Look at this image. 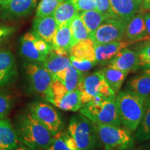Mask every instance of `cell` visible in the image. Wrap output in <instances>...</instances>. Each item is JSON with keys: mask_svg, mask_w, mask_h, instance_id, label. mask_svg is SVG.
<instances>
[{"mask_svg": "<svg viewBox=\"0 0 150 150\" xmlns=\"http://www.w3.org/2000/svg\"><path fill=\"white\" fill-rule=\"evenodd\" d=\"M13 150H33V149L27 147V146L23 145V144H21V145H18V147Z\"/></svg>", "mask_w": 150, "mask_h": 150, "instance_id": "obj_40", "label": "cell"}, {"mask_svg": "<svg viewBox=\"0 0 150 150\" xmlns=\"http://www.w3.org/2000/svg\"><path fill=\"white\" fill-rule=\"evenodd\" d=\"M9 1H10V0H0V6H1V8H3L6 6Z\"/></svg>", "mask_w": 150, "mask_h": 150, "instance_id": "obj_41", "label": "cell"}, {"mask_svg": "<svg viewBox=\"0 0 150 150\" xmlns=\"http://www.w3.org/2000/svg\"><path fill=\"white\" fill-rule=\"evenodd\" d=\"M142 6L144 10L149 11L150 10V0H143V1H142Z\"/></svg>", "mask_w": 150, "mask_h": 150, "instance_id": "obj_39", "label": "cell"}, {"mask_svg": "<svg viewBox=\"0 0 150 150\" xmlns=\"http://www.w3.org/2000/svg\"><path fill=\"white\" fill-rule=\"evenodd\" d=\"M70 30L72 33L73 45L79 41L91 38L85 24L82 21L79 13L72 19L70 22Z\"/></svg>", "mask_w": 150, "mask_h": 150, "instance_id": "obj_29", "label": "cell"}, {"mask_svg": "<svg viewBox=\"0 0 150 150\" xmlns=\"http://www.w3.org/2000/svg\"><path fill=\"white\" fill-rule=\"evenodd\" d=\"M127 87L128 91L146 99L150 96V74L135 76L128 82Z\"/></svg>", "mask_w": 150, "mask_h": 150, "instance_id": "obj_26", "label": "cell"}, {"mask_svg": "<svg viewBox=\"0 0 150 150\" xmlns=\"http://www.w3.org/2000/svg\"><path fill=\"white\" fill-rule=\"evenodd\" d=\"M29 111L55 136L63 128V122L59 112L54 107L44 102H33L29 106Z\"/></svg>", "mask_w": 150, "mask_h": 150, "instance_id": "obj_7", "label": "cell"}, {"mask_svg": "<svg viewBox=\"0 0 150 150\" xmlns=\"http://www.w3.org/2000/svg\"><path fill=\"white\" fill-rule=\"evenodd\" d=\"M80 112L96 125H121L115 98L105 99L97 104L83 105L80 108Z\"/></svg>", "mask_w": 150, "mask_h": 150, "instance_id": "obj_4", "label": "cell"}, {"mask_svg": "<svg viewBox=\"0 0 150 150\" xmlns=\"http://www.w3.org/2000/svg\"><path fill=\"white\" fill-rule=\"evenodd\" d=\"M72 46L70 23L60 26L52 40V51L58 55H70V50Z\"/></svg>", "mask_w": 150, "mask_h": 150, "instance_id": "obj_15", "label": "cell"}, {"mask_svg": "<svg viewBox=\"0 0 150 150\" xmlns=\"http://www.w3.org/2000/svg\"><path fill=\"white\" fill-rule=\"evenodd\" d=\"M143 74H150V67H148V68L144 69Z\"/></svg>", "mask_w": 150, "mask_h": 150, "instance_id": "obj_43", "label": "cell"}, {"mask_svg": "<svg viewBox=\"0 0 150 150\" xmlns=\"http://www.w3.org/2000/svg\"><path fill=\"white\" fill-rule=\"evenodd\" d=\"M52 51V45L31 32L27 33L20 40V54L28 61L42 63Z\"/></svg>", "mask_w": 150, "mask_h": 150, "instance_id": "obj_8", "label": "cell"}, {"mask_svg": "<svg viewBox=\"0 0 150 150\" xmlns=\"http://www.w3.org/2000/svg\"><path fill=\"white\" fill-rule=\"evenodd\" d=\"M70 59L71 65L82 73L88 72L97 65V62L96 61H88V60L79 59L76 58L72 57V56H70Z\"/></svg>", "mask_w": 150, "mask_h": 150, "instance_id": "obj_32", "label": "cell"}, {"mask_svg": "<svg viewBox=\"0 0 150 150\" xmlns=\"http://www.w3.org/2000/svg\"><path fill=\"white\" fill-rule=\"evenodd\" d=\"M19 142L16 129L10 120H0V150H13Z\"/></svg>", "mask_w": 150, "mask_h": 150, "instance_id": "obj_19", "label": "cell"}, {"mask_svg": "<svg viewBox=\"0 0 150 150\" xmlns=\"http://www.w3.org/2000/svg\"><path fill=\"white\" fill-rule=\"evenodd\" d=\"M70 55H58L51 51L41 65L53 76L70 66Z\"/></svg>", "mask_w": 150, "mask_h": 150, "instance_id": "obj_23", "label": "cell"}, {"mask_svg": "<svg viewBox=\"0 0 150 150\" xmlns=\"http://www.w3.org/2000/svg\"><path fill=\"white\" fill-rule=\"evenodd\" d=\"M25 74L32 91L36 93L42 94L45 96L53 81L52 74L42 65L35 63L26 65Z\"/></svg>", "mask_w": 150, "mask_h": 150, "instance_id": "obj_10", "label": "cell"}, {"mask_svg": "<svg viewBox=\"0 0 150 150\" xmlns=\"http://www.w3.org/2000/svg\"><path fill=\"white\" fill-rule=\"evenodd\" d=\"M144 22H145L146 30H147V35L150 40V12L146 13L145 15H143Z\"/></svg>", "mask_w": 150, "mask_h": 150, "instance_id": "obj_38", "label": "cell"}, {"mask_svg": "<svg viewBox=\"0 0 150 150\" xmlns=\"http://www.w3.org/2000/svg\"><path fill=\"white\" fill-rule=\"evenodd\" d=\"M98 72L102 75L105 81L115 93L116 95L119 93L122 83L129 73L112 67H107Z\"/></svg>", "mask_w": 150, "mask_h": 150, "instance_id": "obj_21", "label": "cell"}, {"mask_svg": "<svg viewBox=\"0 0 150 150\" xmlns=\"http://www.w3.org/2000/svg\"><path fill=\"white\" fill-rule=\"evenodd\" d=\"M108 67L125 71L128 73L136 72L140 68L137 52L127 47L122 49L110 62Z\"/></svg>", "mask_w": 150, "mask_h": 150, "instance_id": "obj_12", "label": "cell"}, {"mask_svg": "<svg viewBox=\"0 0 150 150\" xmlns=\"http://www.w3.org/2000/svg\"><path fill=\"white\" fill-rule=\"evenodd\" d=\"M97 136L104 150H128L133 146L131 132L120 126L96 125Z\"/></svg>", "mask_w": 150, "mask_h": 150, "instance_id": "obj_5", "label": "cell"}, {"mask_svg": "<svg viewBox=\"0 0 150 150\" xmlns=\"http://www.w3.org/2000/svg\"><path fill=\"white\" fill-rule=\"evenodd\" d=\"M50 103L60 109L71 111H77L83 106L81 99V93L78 89L67 92L61 98L52 100Z\"/></svg>", "mask_w": 150, "mask_h": 150, "instance_id": "obj_22", "label": "cell"}, {"mask_svg": "<svg viewBox=\"0 0 150 150\" xmlns=\"http://www.w3.org/2000/svg\"><path fill=\"white\" fill-rule=\"evenodd\" d=\"M133 1H134V2L137 5H138V6H140V7L142 6V1H143V0H133Z\"/></svg>", "mask_w": 150, "mask_h": 150, "instance_id": "obj_42", "label": "cell"}, {"mask_svg": "<svg viewBox=\"0 0 150 150\" xmlns=\"http://www.w3.org/2000/svg\"><path fill=\"white\" fill-rule=\"evenodd\" d=\"M115 102L121 124L131 133L134 132L143 116L145 98L126 90L119 92Z\"/></svg>", "mask_w": 150, "mask_h": 150, "instance_id": "obj_2", "label": "cell"}, {"mask_svg": "<svg viewBox=\"0 0 150 150\" xmlns=\"http://www.w3.org/2000/svg\"><path fill=\"white\" fill-rule=\"evenodd\" d=\"M15 31L14 27L8 26L0 27V47L5 42L8 38Z\"/></svg>", "mask_w": 150, "mask_h": 150, "instance_id": "obj_37", "label": "cell"}, {"mask_svg": "<svg viewBox=\"0 0 150 150\" xmlns=\"http://www.w3.org/2000/svg\"><path fill=\"white\" fill-rule=\"evenodd\" d=\"M96 10L108 18H113L109 0H95Z\"/></svg>", "mask_w": 150, "mask_h": 150, "instance_id": "obj_35", "label": "cell"}, {"mask_svg": "<svg viewBox=\"0 0 150 150\" xmlns=\"http://www.w3.org/2000/svg\"><path fill=\"white\" fill-rule=\"evenodd\" d=\"M58 26L53 16L42 18H35L33 23L32 33L41 40L45 41L52 45V40Z\"/></svg>", "mask_w": 150, "mask_h": 150, "instance_id": "obj_14", "label": "cell"}, {"mask_svg": "<svg viewBox=\"0 0 150 150\" xmlns=\"http://www.w3.org/2000/svg\"><path fill=\"white\" fill-rule=\"evenodd\" d=\"M68 132L80 150H94L96 147L99 139L96 125L81 114L72 116Z\"/></svg>", "mask_w": 150, "mask_h": 150, "instance_id": "obj_3", "label": "cell"}, {"mask_svg": "<svg viewBox=\"0 0 150 150\" xmlns=\"http://www.w3.org/2000/svg\"><path fill=\"white\" fill-rule=\"evenodd\" d=\"M18 76L16 59L9 50H0V88L12 83Z\"/></svg>", "mask_w": 150, "mask_h": 150, "instance_id": "obj_11", "label": "cell"}, {"mask_svg": "<svg viewBox=\"0 0 150 150\" xmlns=\"http://www.w3.org/2000/svg\"><path fill=\"white\" fill-rule=\"evenodd\" d=\"M81 93L82 104H88L94 97L101 95L106 99L115 98L116 95L105 81L98 71L91 74H83L78 86Z\"/></svg>", "mask_w": 150, "mask_h": 150, "instance_id": "obj_6", "label": "cell"}, {"mask_svg": "<svg viewBox=\"0 0 150 150\" xmlns=\"http://www.w3.org/2000/svg\"><path fill=\"white\" fill-rule=\"evenodd\" d=\"M78 13L79 12L72 1L70 0H65L57 7L52 16L58 26L60 27L70 24Z\"/></svg>", "mask_w": 150, "mask_h": 150, "instance_id": "obj_25", "label": "cell"}, {"mask_svg": "<svg viewBox=\"0 0 150 150\" xmlns=\"http://www.w3.org/2000/svg\"><path fill=\"white\" fill-rule=\"evenodd\" d=\"M70 55L79 59L95 61V46L93 40L88 38L75 43L70 49Z\"/></svg>", "mask_w": 150, "mask_h": 150, "instance_id": "obj_24", "label": "cell"}, {"mask_svg": "<svg viewBox=\"0 0 150 150\" xmlns=\"http://www.w3.org/2000/svg\"><path fill=\"white\" fill-rule=\"evenodd\" d=\"M37 0H10L6 6L3 8L5 18H18L27 16L32 12Z\"/></svg>", "mask_w": 150, "mask_h": 150, "instance_id": "obj_18", "label": "cell"}, {"mask_svg": "<svg viewBox=\"0 0 150 150\" xmlns=\"http://www.w3.org/2000/svg\"><path fill=\"white\" fill-rule=\"evenodd\" d=\"M125 25L117 19L108 18L101 24L91 36L94 45L105 44L122 40L125 35Z\"/></svg>", "mask_w": 150, "mask_h": 150, "instance_id": "obj_9", "label": "cell"}, {"mask_svg": "<svg viewBox=\"0 0 150 150\" xmlns=\"http://www.w3.org/2000/svg\"><path fill=\"white\" fill-rule=\"evenodd\" d=\"M114 19L127 24L141 7L133 0H109Z\"/></svg>", "mask_w": 150, "mask_h": 150, "instance_id": "obj_16", "label": "cell"}, {"mask_svg": "<svg viewBox=\"0 0 150 150\" xmlns=\"http://www.w3.org/2000/svg\"><path fill=\"white\" fill-rule=\"evenodd\" d=\"M65 0H41L38 6L35 18L52 16L57 7Z\"/></svg>", "mask_w": 150, "mask_h": 150, "instance_id": "obj_30", "label": "cell"}, {"mask_svg": "<svg viewBox=\"0 0 150 150\" xmlns=\"http://www.w3.org/2000/svg\"><path fill=\"white\" fill-rule=\"evenodd\" d=\"M79 11H88L96 10L95 0H70Z\"/></svg>", "mask_w": 150, "mask_h": 150, "instance_id": "obj_34", "label": "cell"}, {"mask_svg": "<svg viewBox=\"0 0 150 150\" xmlns=\"http://www.w3.org/2000/svg\"><path fill=\"white\" fill-rule=\"evenodd\" d=\"M83 76V73L81 72L70 65L65 70L53 75V79L61 81L67 91L70 92L78 89V86Z\"/></svg>", "mask_w": 150, "mask_h": 150, "instance_id": "obj_20", "label": "cell"}, {"mask_svg": "<svg viewBox=\"0 0 150 150\" xmlns=\"http://www.w3.org/2000/svg\"><path fill=\"white\" fill-rule=\"evenodd\" d=\"M125 35L131 42L149 40L146 30L143 15L136 14L125 25Z\"/></svg>", "mask_w": 150, "mask_h": 150, "instance_id": "obj_17", "label": "cell"}, {"mask_svg": "<svg viewBox=\"0 0 150 150\" xmlns=\"http://www.w3.org/2000/svg\"><path fill=\"white\" fill-rule=\"evenodd\" d=\"M19 141L33 150L47 149L54 136L29 110L20 113L15 126Z\"/></svg>", "mask_w": 150, "mask_h": 150, "instance_id": "obj_1", "label": "cell"}, {"mask_svg": "<svg viewBox=\"0 0 150 150\" xmlns=\"http://www.w3.org/2000/svg\"><path fill=\"white\" fill-rule=\"evenodd\" d=\"M136 130V137L140 142L150 139V96L145 99L143 116Z\"/></svg>", "mask_w": 150, "mask_h": 150, "instance_id": "obj_28", "label": "cell"}, {"mask_svg": "<svg viewBox=\"0 0 150 150\" xmlns=\"http://www.w3.org/2000/svg\"><path fill=\"white\" fill-rule=\"evenodd\" d=\"M132 42L120 40L105 44L94 45L95 59L97 64L108 65L120 50L127 47Z\"/></svg>", "mask_w": 150, "mask_h": 150, "instance_id": "obj_13", "label": "cell"}, {"mask_svg": "<svg viewBox=\"0 0 150 150\" xmlns=\"http://www.w3.org/2000/svg\"><path fill=\"white\" fill-rule=\"evenodd\" d=\"M79 15L88 29L90 36L93 34L103 22L108 19L107 16L98 12L97 10L81 11L79 13Z\"/></svg>", "mask_w": 150, "mask_h": 150, "instance_id": "obj_27", "label": "cell"}, {"mask_svg": "<svg viewBox=\"0 0 150 150\" xmlns=\"http://www.w3.org/2000/svg\"><path fill=\"white\" fill-rule=\"evenodd\" d=\"M140 67L144 69L150 67V42L143 46L137 52Z\"/></svg>", "mask_w": 150, "mask_h": 150, "instance_id": "obj_33", "label": "cell"}, {"mask_svg": "<svg viewBox=\"0 0 150 150\" xmlns=\"http://www.w3.org/2000/svg\"><path fill=\"white\" fill-rule=\"evenodd\" d=\"M46 150H72L66 145L65 140L62 138L61 133L54 136L53 141Z\"/></svg>", "mask_w": 150, "mask_h": 150, "instance_id": "obj_36", "label": "cell"}, {"mask_svg": "<svg viewBox=\"0 0 150 150\" xmlns=\"http://www.w3.org/2000/svg\"><path fill=\"white\" fill-rule=\"evenodd\" d=\"M13 106V100L10 95L0 92V120L4 119L8 115Z\"/></svg>", "mask_w": 150, "mask_h": 150, "instance_id": "obj_31", "label": "cell"}]
</instances>
